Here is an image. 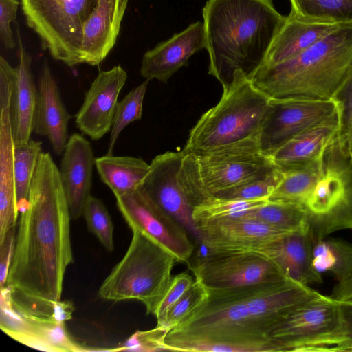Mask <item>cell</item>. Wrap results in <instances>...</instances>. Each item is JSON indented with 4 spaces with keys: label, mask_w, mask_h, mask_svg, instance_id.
Listing matches in <instances>:
<instances>
[{
    "label": "cell",
    "mask_w": 352,
    "mask_h": 352,
    "mask_svg": "<svg viewBox=\"0 0 352 352\" xmlns=\"http://www.w3.org/2000/svg\"><path fill=\"white\" fill-rule=\"evenodd\" d=\"M169 330L160 325L146 331H137L121 346L107 351L153 352L168 351L165 343Z\"/></svg>",
    "instance_id": "cell-40"
},
{
    "label": "cell",
    "mask_w": 352,
    "mask_h": 352,
    "mask_svg": "<svg viewBox=\"0 0 352 352\" xmlns=\"http://www.w3.org/2000/svg\"><path fill=\"white\" fill-rule=\"evenodd\" d=\"M206 47L204 23L197 21L144 53L140 74L146 80L166 82L188 63L196 52Z\"/></svg>",
    "instance_id": "cell-19"
},
{
    "label": "cell",
    "mask_w": 352,
    "mask_h": 352,
    "mask_svg": "<svg viewBox=\"0 0 352 352\" xmlns=\"http://www.w3.org/2000/svg\"><path fill=\"white\" fill-rule=\"evenodd\" d=\"M169 331L213 340L270 338L253 323L241 289L208 291L206 300Z\"/></svg>",
    "instance_id": "cell-8"
},
{
    "label": "cell",
    "mask_w": 352,
    "mask_h": 352,
    "mask_svg": "<svg viewBox=\"0 0 352 352\" xmlns=\"http://www.w3.org/2000/svg\"><path fill=\"white\" fill-rule=\"evenodd\" d=\"M323 154L314 160L281 168L282 179L268 199L304 205L321 175Z\"/></svg>",
    "instance_id": "cell-30"
},
{
    "label": "cell",
    "mask_w": 352,
    "mask_h": 352,
    "mask_svg": "<svg viewBox=\"0 0 352 352\" xmlns=\"http://www.w3.org/2000/svg\"><path fill=\"white\" fill-rule=\"evenodd\" d=\"M240 289L253 323L270 338L274 327L291 310L320 294L308 285L290 279Z\"/></svg>",
    "instance_id": "cell-16"
},
{
    "label": "cell",
    "mask_w": 352,
    "mask_h": 352,
    "mask_svg": "<svg viewBox=\"0 0 352 352\" xmlns=\"http://www.w3.org/2000/svg\"><path fill=\"white\" fill-rule=\"evenodd\" d=\"M126 79L127 74L120 65L98 74L75 116L76 124L83 134L98 140L111 131L118 96Z\"/></svg>",
    "instance_id": "cell-17"
},
{
    "label": "cell",
    "mask_w": 352,
    "mask_h": 352,
    "mask_svg": "<svg viewBox=\"0 0 352 352\" xmlns=\"http://www.w3.org/2000/svg\"><path fill=\"white\" fill-rule=\"evenodd\" d=\"M94 166L91 143L79 133L70 135L58 168L72 219L82 215L85 202L91 195Z\"/></svg>",
    "instance_id": "cell-21"
},
{
    "label": "cell",
    "mask_w": 352,
    "mask_h": 352,
    "mask_svg": "<svg viewBox=\"0 0 352 352\" xmlns=\"http://www.w3.org/2000/svg\"><path fill=\"white\" fill-rule=\"evenodd\" d=\"M338 302L341 323L331 351L352 352V299Z\"/></svg>",
    "instance_id": "cell-43"
},
{
    "label": "cell",
    "mask_w": 352,
    "mask_h": 352,
    "mask_svg": "<svg viewBox=\"0 0 352 352\" xmlns=\"http://www.w3.org/2000/svg\"><path fill=\"white\" fill-rule=\"evenodd\" d=\"M268 200L232 199L212 195L193 208L192 218L196 226L208 221L241 217Z\"/></svg>",
    "instance_id": "cell-34"
},
{
    "label": "cell",
    "mask_w": 352,
    "mask_h": 352,
    "mask_svg": "<svg viewBox=\"0 0 352 352\" xmlns=\"http://www.w3.org/2000/svg\"><path fill=\"white\" fill-rule=\"evenodd\" d=\"M349 154L352 160V145L349 148Z\"/></svg>",
    "instance_id": "cell-47"
},
{
    "label": "cell",
    "mask_w": 352,
    "mask_h": 352,
    "mask_svg": "<svg viewBox=\"0 0 352 352\" xmlns=\"http://www.w3.org/2000/svg\"><path fill=\"white\" fill-rule=\"evenodd\" d=\"M330 296L336 300H349L352 297V272L334 286Z\"/></svg>",
    "instance_id": "cell-46"
},
{
    "label": "cell",
    "mask_w": 352,
    "mask_h": 352,
    "mask_svg": "<svg viewBox=\"0 0 352 352\" xmlns=\"http://www.w3.org/2000/svg\"><path fill=\"white\" fill-rule=\"evenodd\" d=\"M340 131L339 110L324 120L307 129L268 153L279 168L314 160L322 155Z\"/></svg>",
    "instance_id": "cell-26"
},
{
    "label": "cell",
    "mask_w": 352,
    "mask_h": 352,
    "mask_svg": "<svg viewBox=\"0 0 352 352\" xmlns=\"http://www.w3.org/2000/svg\"><path fill=\"white\" fill-rule=\"evenodd\" d=\"M352 73V23L298 55L250 78L270 98L330 100Z\"/></svg>",
    "instance_id": "cell-3"
},
{
    "label": "cell",
    "mask_w": 352,
    "mask_h": 352,
    "mask_svg": "<svg viewBox=\"0 0 352 352\" xmlns=\"http://www.w3.org/2000/svg\"><path fill=\"white\" fill-rule=\"evenodd\" d=\"M19 0H0V39L6 50L16 47V41L10 24L15 22Z\"/></svg>",
    "instance_id": "cell-44"
},
{
    "label": "cell",
    "mask_w": 352,
    "mask_h": 352,
    "mask_svg": "<svg viewBox=\"0 0 352 352\" xmlns=\"http://www.w3.org/2000/svg\"><path fill=\"white\" fill-rule=\"evenodd\" d=\"M349 23H351L306 19L290 12L258 69L298 55Z\"/></svg>",
    "instance_id": "cell-23"
},
{
    "label": "cell",
    "mask_w": 352,
    "mask_h": 352,
    "mask_svg": "<svg viewBox=\"0 0 352 352\" xmlns=\"http://www.w3.org/2000/svg\"><path fill=\"white\" fill-rule=\"evenodd\" d=\"M117 206L131 230L144 232L169 251L178 262H188L194 250L187 230L151 201L139 188L116 197Z\"/></svg>",
    "instance_id": "cell-13"
},
{
    "label": "cell",
    "mask_w": 352,
    "mask_h": 352,
    "mask_svg": "<svg viewBox=\"0 0 352 352\" xmlns=\"http://www.w3.org/2000/svg\"><path fill=\"white\" fill-rule=\"evenodd\" d=\"M19 64L11 98V121L15 146L27 143L34 131L38 89L31 69L32 56L23 47L19 32Z\"/></svg>",
    "instance_id": "cell-25"
},
{
    "label": "cell",
    "mask_w": 352,
    "mask_h": 352,
    "mask_svg": "<svg viewBox=\"0 0 352 352\" xmlns=\"http://www.w3.org/2000/svg\"><path fill=\"white\" fill-rule=\"evenodd\" d=\"M14 306L23 318L25 330L19 342L28 346L50 352L93 351L75 341L68 333L65 322L40 316L29 310L12 296Z\"/></svg>",
    "instance_id": "cell-27"
},
{
    "label": "cell",
    "mask_w": 352,
    "mask_h": 352,
    "mask_svg": "<svg viewBox=\"0 0 352 352\" xmlns=\"http://www.w3.org/2000/svg\"><path fill=\"white\" fill-rule=\"evenodd\" d=\"M192 154L201 181L213 195L261 177L277 167L263 151L259 135Z\"/></svg>",
    "instance_id": "cell-9"
},
{
    "label": "cell",
    "mask_w": 352,
    "mask_h": 352,
    "mask_svg": "<svg viewBox=\"0 0 352 352\" xmlns=\"http://www.w3.org/2000/svg\"><path fill=\"white\" fill-rule=\"evenodd\" d=\"M133 236L122 258L102 283L98 296L142 302L147 314H154L172 278L176 258L144 232L131 230Z\"/></svg>",
    "instance_id": "cell-5"
},
{
    "label": "cell",
    "mask_w": 352,
    "mask_h": 352,
    "mask_svg": "<svg viewBox=\"0 0 352 352\" xmlns=\"http://www.w3.org/2000/svg\"><path fill=\"white\" fill-rule=\"evenodd\" d=\"M286 232L308 228L305 206L300 204L268 200L263 205L248 211L243 217Z\"/></svg>",
    "instance_id": "cell-31"
},
{
    "label": "cell",
    "mask_w": 352,
    "mask_h": 352,
    "mask_svg": "<svg viewBox=\"0 0 352 352\" xmlns=\"http://www.w3.org/2000/svg\"><path fill=\"white\" fill-rule=\"evenodd\" d=\"M71 219L59 168L43 152L16 224L6 285L14 294L32 301L60 300L66 269L73 262Z\"/></svg>",
    "instance_id": "cell-1"
},
{
    "label": "cell",
    "mask_w": 352,
    "mask_h": 352,
    "mask_svg": "<svg viewBox=\"0 0 352 352\" xmlns=\"http://www.w3.org/2000/svg\"><path fill=\"white\" fill-rule=\"evenodd\" d=\"M129 0H98L85 21L81 41V63L100 65L113 48Z\"/></svg>",
    "instance_id": "cell-20"
},
{
    "label": "cell",
    "mask_w": 352,
    "mask_h": 352,
    "mask_svg": "<svg viewBox=\"0 0 352 352\" xmlns=\"http://www.w3.org/2000/svg\"><path fill=\"white\" fill-rule=\"evenodd\" d=\"M197 238L209 251L253 252L289 233L244 217L197 223Z\"/></svg>",
    "instance_id": "cell-18"
},
{
    "label": "cell",
    "mask_w": 352,
    "mask_h": 352,
    "mask_svg": "<svg viewBox=\"0 0 352 352\" xmlns=\"http://www.w3.org/2000/svg\"><path fill=\"white\" fill-rule=\"evenodd\" d=\"M208 296V289L199 281L195 280L164 317L157 321V325L171 330L197 309L206 300Z\"/></svg>",
    "instance_id": "cell-39"
},
{
    "label": "cell",
    "mask_w": 352,
    "mask_h": 352,
    "mask_svg": "<svg viewBox=\"0 0 352 352\" xmlns=\"http://www.w3.org/2000/svg\"><path fill=\"white\" fill-rule=\"evenodd\" d=\"M98 0H21L28 26L43 48L68 67L81 63L83 25Z\"/></svg>",
    "instance_id": "cell-7"
},
{
    "label": "cell",
    "mask_w": 352,
    "mask_h": 352,
    "mask_svg": "<svg viewBox=\"0 0 352 352\" xmlns=\"http://www.w3.org/2000/svg\"><path fill=\"white\" fill-rule=\"evenodd\" d=\"M148 81L144 80L118 102L110 131L107 154H113L115 144L124 129L130 123L141 119Z\"/></svg>",
    "instance_id": "cell-36"
},
{
    "label": "cell",
    "mask_w": 352,
    "mask_h": 352,
    "mask_svg": "<svg viewBox=\"0 0 352 352\" xmlns=\"http://www.w3.org/2000/svg\"><path fill=\"white\" fill-rule=\"evenodd\" d=\"M283 173V170L277 166L261 177L214 195L232 199H268L281 180Z\"/></svg>",
    "instance_id": "cell-38"
},
{
    "label": "cell",
    "mask_w": 352,
    "mask_h": 352,
    "mask_svg": "<svg viewBox=\"0 0 352 352\" xmlns=\"http://www.w3.org/2000/svg\"><path fill=\"white\" fill-rule=\"evenodd\" d=\"M190 268L195 280L208 291L236 289L289 279L270 259L254 252L208 250Z\"/></svg>",
    "instance_id": "cell-11"
},
{
    "label": "cell",
    "mask_w": 352,
    "mask_h": 352,
    "mask_svg": "<svg viewBox=\"0 0 352 352\" xmlns=\"http://www.w3.org/2000/svg\"><path fill=\"white\" fill-rule=\"evenodd\" d=\"M165 343L168 351L285 352L283 344L268 338L256 340H213L168 331Z\"/></svg>",
    "instance_id": "cell-29"
},
{
    "label": "cell",
    "mask_w": 352,
    "mask_h": 352,
    "mask_svg": "<svg viewBox=\"0 0 352 352\" xmlns=\"http://www.w3.org/2000/svg\"><path fill=\"white\" fill-rule=\"evenodd\" d=\"M194 280L190 274L182 272L173 276L154 313L157 321L160 320L168 309L192 285Z\"/></svg>",
    "instance_id": "cell-42"
},
{
    "label": "cell",
    "mask_w": 352,
    "mask_h": 352,
    "mask_svg": "<svg viewBox=\"0 0 352 352\" xmlns=\"http://www.w3.org/2000/svg\"><path fill=\"white\" fill-rule=\"evenodd\" d=\"M339 102L340 142L348 149L352 145V73L334 97Z\"/></svg>",
    "instance_id": "cell-41"
},
{
    "label": "cell",
    "mask_w": 352,
    "mask_h": 352,
    "mask_svg": "<svg viewBox=\"0 0 352 352\" xmlns=\"http://www.w3.org/2000/svg\"><path fill=\"white\" fill-rule=\"evenodd\" d=\"M312 246L307 228L287 233L253 252L270 259L288 278L308 285L322 283L312 263Z\"/></svg>",
    "instance_id": "cell-22"
},
{
    "label": "cell",
    "mask_w": 352,
    "mask_h": 352,
    "mask_svg": "<svg viewBox=\"0 0 352 352\" xmlns=\"http://www.w3.org/2000/svg\"><path fill=\"white\" fill-rule=\"evenodd\" d=\"M303 206L313 243L352 230V160L338 135L325 150L321 175Z\"/></svg>",
    "instance_id": "cell-6"
},
{
    "label": "cell",
    "mask_w": 352,
    "mask_h": 352,
    "mask_svg": "<svg viewBox=\"0 0 352 352\" xmlns=\"http://www.w3.org/2000/svg\"><path fill=\"white\" fill-rule=\"evenodd\" d=\"M312 263L319 273L329 272L340 282L352 272V243L327 237L315 242Z\"/></svg>",
    "instance_id": "cell-32"
},
{
    "label": "cell",
    "mask_w": 352,
    "mask_h": 352,
    "mask_svg": "<svg viewBox=\"0 0 352 352\" xmlns=\"http://www.w3.org/2000/svg\"><path fill=\"white\" fill-rule=\"evenodd\" d=\"M38 85L34 132L46 137L55 153L62 155L69 138L68 124L71 116L47 61L41 67Z\"/></svg>",
    "instance_id": "cell-24"
},
{
    "label": "cell",
    "mask_w": 352,
    "mask_h": 352,
    "mask_svg": "<svg viewBox=\"0 0 352 352\" xmlns=\"http://www.w3.org/2000/svg\"><path fill=\"white\" fill-rule=\"evenodd\" d=\"M95 166L100 179L116 197L137 190L150 169V164L140 157L113 154L95 158Z\"/></svg>",
    "instance_id": "cell-28"
},
{
    "label": "cell",
    "mask_w": 352,
    "mask_h": 352,
    "mask_svg": "<svg viewBox=\"0 0 352 352\" xmlns=\"http://www.w3.org/2000/svg\"><path fill=\"white\" fill-rule=\"evenodd\" d=\"M42 142L30 139L27 143L14 145V175L19 213L25 208L39 157Z\"/></svg>",
    "instance_id": "cell-33"
},
{
    "label": "cell",
    "mask_w": 352,
    "mask_h": 352,
    "mask_svg": "<svg viewBox=\"0 0 352 352\" xmlns=\"http://www.w3.org/2000/svg\"><path fill=\"white\" fill-rule=\"evenodd\" d=\"M338 110L339 102L335 99L271 98L259 134L263 151L266 153L271 152Z\"/></svg>",
    "instance_id": "cell-12"
},
{
    "label": "cell",
    "mask_w": 352,
    "mask_h": 352,
    "mask_svg": "<svg viewBox=\"0 0 352 352\" xmlns=\"http://www.w3.org/2000/svg\"><path fill=\"white\" fill-rule=\"evenodd\" d=\"M184 152L168 151L155 156L139 189L156 206L197 237L193 208L182 186L178 173Z\"/></svg>",
    "instance_id": "cell-15"
},
{
    "label": "cell",
    "mask_w": 352,
    "mask_h": 352,
    "mask_svg": "<svg viewBox=\"0 0 352 352\" xmlns=\"http://www.w3.org/2000/svg\"><path fill=\"white\" fill-rule=\"evenodd\" d=\"M290 12L306 19L352 23V0H289Z\"/></svg>",
    "instance_id": "cell-35"
},
{
    "label": "cell",
    "mask_w": 352,
    "mask_h": 352,
    "mask_svg": "<svg viewBox=\"0 0 352 352\" xmlns=\"http://www.w3.org/2000/svg\"><path fill=\"white\" fill-rule=\"evenodd\" d=\"M271 98L243 71H236L218 103L191 129L182 151L197 153L258 135Z\"/></svg>",
    "instance_id": "cell-4"
},
{
    "label": "cell",
    "mask_w": 352,
    "mask_h": 352,
    "mask_svg": "<svg viewBox=\"0 0 352 352\" xmlns=\"http://www.w3.org/2000/svg\"><path fill=\"white\" fill-rule=\"evenodd\" d=\"M16 67L0 60V242L17 224L19 214L14 175V142L11 121V98Z\"/></svg>",
    "instance_id": "cell-14"
},
{
    "label": "cell",
    "mask_w": 352,
    "mask_h": 352,
    "mask_svg": "<svg viewBox=\"0 0 352 352\" xmlns=\"http://www.w3.org/2000/svg\"><path fill=\"white\" fill-rule=\"evenodd\" d=\"M16 227L10 229L0 242V286L5 287L12 261L16 236Z\"/></svg>",
    "instance_id": "cell-45"
},
{
    "label": "cell",
    "mask_w": 352,
    "mask_h": 352,
    "mask_svg": "<svg viewBox=\"0 0 352 352\" xmlns=\"http://www.w3.org/2000/svg\"><path fill=\"white\" fill-rule=\"evenodd\" d=\"M203 19L208 72L225 87L236 71L250 77L261 66L286 16L273 0H208Z\"/></svg>",
    "instance_id": "cell-2"
},
{
    "label": "cell",
    "mask_w": 352,
    "mask_h": 352,
    "mask_svg": "<svg viewBox=\"0 0 352 352\" xmlns=\"http://www.w3.org/2000/svg\"><path fill=\"white\" fill-rule=\"evenodd\" d=\"M340 323L338 302L320 294L291 310L270 337L285 351H331Z\"/></svg>",
    "instance_id": "cell-10"
},
{
    "label": "cell",
    "mask_w": 352,
    "mask_h": 352,
    "mask_svg": "<svg viewBox=\"0 0 352 352\" xmlns=\"http://www.w3.org/2000/svg\"><path fill=\"white\" fill-rule=\"evenodd\" d=\"M350 299H352V297Z\"/></svg>",
    "instance_id": "cell-48"
},
{
    "label": "cell",
    "mask_w": 352,
    "mask_h": 352,
    "mask_svg": "<svg viewBox=\"0 0 352 352\" xmlns=\"http://www.w3.org/2000/svg\"><path fill=\"white\" fill-rule=\"evenodd\" d=\"M82 215L89 230L107 250L113 251L114 226L111 216L101 200L91 195L85 202Z\"/></svg>",
    "instance_id": "cell-37"
}]
</instances>
